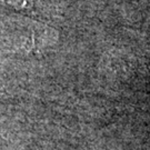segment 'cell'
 <instances>
[{"mask_svg":"<svg viewBox=\"0 0 150 150\" xmlns=\"http://www.w3.org/2000/svg\"><path fill=\"white\" fill-rule=\"evenodd\" d=\"M0 2L16 9H28L32 6V0H0Z\"/></svg>","mask_w":150,"mask_h":150,"instance_id":"cell-1","label":"cell"}]
</instances>
